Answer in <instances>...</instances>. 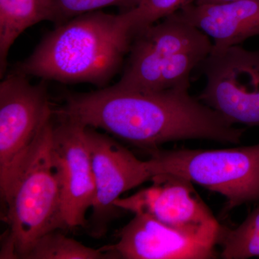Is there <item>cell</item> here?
<instances>
[{
	"mask_svg": "<svg viewBox=\"0 0 259 259\" xmlns=\"http://www.w3.org/2000/svg\"><path fill=\"white\" fill-rule=\"evenodd\" d=\"M142 0H44L49 13V21L55 26L79 15L97 11L107 7H117L120 13L136 8Z\"/></svg>",
	"mask_w": 259,
	"mask_h": 259,
	"instance_id": "16",
	"label": "cell"
},
{
	"mask_svg": "<svg viewBox=\"0 0 259 259\" xmlns=\"http://www.w3.org/2000/svg\"><path fill=\"white\" fill-rule=\"evenodd\" d=\"M212 39V51L239 46L259 36V0L222 4L190 3L174 14Z\"/></svg>",
	"mask_w": 259,
	"mask_h": 259,
	"instance_id": "12",
	"label": "cell"
},
{
	"mask_svg": "<svg viewBox=\"0 0 259 259\" xmlns=\"http://www.w3.org/2000/svg\"><path fill=\"white\" fill-rule=\"evenodd\" d=\"M133 36L122 13L94 11L55 26L15 71L104 88L123 66Z\"/></svg>",
	"mask_w": 259,
	"mask_h": 259,
	"instance_id": "2",
	"label": "cell"
},
{
	"mask_svg": "<svg viewBox=\"0 0 259 259\" xmlns=\"http://www.w3.org/2000/svg\"><path fill=\"white\" fill-rule=\"evenodd\" d=\"M241 1H250V0H193L192 3H196V4H222V3Z\"/></svg>",
	"mask_w": 259,
	"mask_h": 259,
	"instance_id": "18",
	"label": "cell"
},
{
	"mask_svg": "<svg viewBox=\"0 0 259 259\" xmlns=\"http://www.w3.org/2000/svg\"><path fill=\"white\" fill-rule=\"evenodd\" d=\"M54 122L51 155L61 188L65 228L88 226L87 214L96 198L93 161L85 127L77 121L57 117Z\"/></svg>",
	"mask_w": 259,
	"mask_h": 259,
	"instance_id": "10",
	"label": "cell"
},
{
	"mask_svg": "<svg viewBox=\"0 0 259 259\" xmlns=\"http://www.w3.org/2000/svg\"><path fill=\"white\" fill-rule=\"evenodd\" d=\"M53 115L47 85L13 71L0 83V192L6 198Z\"/></svg>",
	"mask_w": 259,
	"mask_h": 259,
	"instance_id": "6",
	"label": "cell"
},
{
	"mask_svg": "<svg viewBox=\"0 0 259 259\" xmlns=\"http://www.w3.org/2000/svg\"><path fill=\"white\" fill-rule=\"evenodd\" d=\"M199 68L206 79L199 101L231 125L259 127V49L212 51Z\"/></svg>",
	"mask_w": 259,
	"mask_h": 259,
	"instance_id": "7",
	"label": "cell"
},
{
	"mask_svg": "<svg viewBox=\"0 0 259 259\" xmlns=\"http://www.w3.org/2000/svg\"><path fill=\"white\" fill-rule=\"evenodd\" d=\"M152 185L116 201L122 211L148 214L166 226L215 246L219 224L192 182L171 175L151 178Z\"/></svg>",
	"mask_w": 259,
	"mask_h": 259,
	"instance_id": "8",
	"label": "cell"
},
{
	"mask_svg": "<svg viewBox=\"0 0 259 259\" xmlns=\"http://www.w3.org/2000/svg\"><path fill=\"white\" fill-rule=\"evenodd\" d=\"M53 117L44 124L35 148L3 200L8 209V235L18 258H25L44 235L65 228L60 185L51 155Z\"/></svg>",
	"mask_w": 259,
	"mask_h": 259,
	"instance_id": "3",
	"label": "cell"
},
{
	"mask_svg": "<svg viewBox=\"0 0 259 259\" xmlns=\"http://www.w3.org/2000/svg\"><path fill=\"white\" fill-rule=\"evenodd\" d=\"M193 0H142L136 8L122 12L133 37L159 20L175 14Z\"/></svg>",
	"mask_w": 259,
	"mask_h": 259,
	"instance_id": "17",
	"label": "cell"
},
{
	"mask_svg": "<svg viewBox=\"0 0 259 259\" xmlns=\"http://www.w3.org/2000/svg\"><path fill=\"white\" fill-rule=\"evenodd\" d=\"M190 88L158 92L120 90L114 86L72 94L54 115L105 131L146 151L186 140L241 144L238 128L215 110L191 96Z\"/></svg>",
	"mask_w": 259,
	"mask_h": 259,
	"instance_id": "1",
	"label": "cell"
},
{
	"mask_svg": "<svg viewBox=\"0 0 259 259\" xmlns=\"http://www.w3.org/2000/svg\"><path fill=\"white\" fill-rule=\"evenodd\" d=\"M85 136L93 161L96 198L88 226L94 238L106 233L109 224L121 209L115 203L120 196L146 181L152 174L148 161L136 157L112 136L85 127Z\"/></svg>",
	"mask_w": 259,
	"mask_h": 259,
	"instance_id": "9",
	"label": "cell"
},
{
	"mask_svg": "<svg viewBox=\"0 0 259 259\" xmlns=\"http://www.w3.org/2000/svg\"><path fill=\"white\" fill-rule=\"evenodd\" d=\"M225 259H245L259 256V207L239 226L231 229L221 226L217 243Z\"/></svg>",
	"mask_w": 259,
	"mask_h": 259,
	"instance_id": "15",
	"label": "cell"
},
{
	"mask_svg": "<svg viewBox=\"0 0 259 259\" xmlns=\"http://www.w3.org/2000/svg\"><path fill=\"white\" fill-rule=\"evenodd\" d=\"M206 35L174 14L150 25L133 37L122 76L113 86L138 92L181 88L192 71L191 49Z\"/></svg>",
	"mask_w": 259,
	"mask_h": 259,
	"instance_id": "5",
	"label": "cell"
},
{
	"mask_svg": "<svg viewBox=\"0 0 259 259\" xmlns=\"http://www.w3.org/2000/svg\"><path fill=\"white\" fill-rule=\"evenodd\" d=\"M49 21L44 0H0V76L5 77L10 49L26 29Z\"/></svg>",
	"mask_w": 259,
	"mask_h": 259,
	"instance_id": "13",
	"label": "cell"
},
{
	"mask_svg": "<svg viewBox=\"0 0 259 259\" xmlns=\"http://www.w3.org/2000/svg\"><path fill=\"white\" fill-rule=\"evenodd\" d=\"M112 258L105 248L86 246L58 230L49 232L37 240L25 259H102Z\"/></svg>",
	"mask_w": 259,
	"mask_h": 259,
	"instance_id": "14",
	"label": "cell"
},
{
	"mask_svg": "<svg viewBox=\"0 0 259 259\" xmlns=\"http://www.w3.org/2000/svg\"><path fill=\"white\" fill-rule=\"evenodd\" d=\"M134 214V218L121 230L118 242L107 246L112 258H217L218 253L213 245L166 226L148 214Z\"/></svg>",
	"mask_w": 259,
	"mask_h": 259,
	"instance_id": "11",
	"label": "cell"
},
{
	"mask_svg": "<svg viewBox=\"0 0 259 259\" xmlns=\"http://www.w3.org/2000/svg\"><path fill=\"white\" fill-rule=\"evenodd\" d=\"M152 177H182L226 199V212L259 201V144L226 149L148 151Z\"/></svg>",
	"mask_w": 259,
	"mask_h": 259,
	"instance_id": "4",
	"label": "cell"
}]
</instances>
